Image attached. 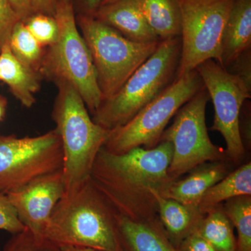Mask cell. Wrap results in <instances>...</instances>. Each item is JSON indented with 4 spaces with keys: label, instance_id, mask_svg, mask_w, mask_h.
<instances>
[{
    "label": "cell",
    "instance_id": "cell-1",
    "mask_svg": "<svg viewBox=\"0 0 251 251\" xmlns=\"http://www.w3.org/2000/svg\"><path fill=\"white\" fill-rule=\"evenodd\" d=\"M173 154V145L166 141L121 154L103 147L90 178L120 216L133 221L153 219L158 216L153 191L160 193L173 181L168 173Z\"/></svg>",
    "mask_w": 251,
    "mask_h": 251
},
{
    "label": "cell",
    "instance_id": "cell-2",
    "mask_svg": "<svg viewBox=\"0 0 251 251\" xmlns=\"http://www.w3.org/2000/svg\"><path fill=\"white\" fill-rule=\"evenodd\" d=\"M119 218L120 214L89 178L75 192L64 195L57 203L44 237L58 247L122 251Z\"/></svg>",
    "mask_w": 251,
    "mask_h": 251
},
{
    "label": "cell",
    "instance_id": "cell-3",
    "mask_svg": "<svg viewBox=\"0 0 251 251\" xmlns=\"http://www.w3.org/2000/svg\"><path fill=\"white\" fill-rule=\"evenodd\" d=\"M59 93L52 119L60 138L65 193L75 192L90 178L94 161L111 135L91 119L77 90L65 82H57Z\"/></svg>",
    "mask_w": 251,
    "mask_h": 251
},
{
    "label": "cell",
    "instance_id": "cell-4",
    "mask_svg": "<svg viewBox=\"0 0 251 251\" xmlns=\"http://www.w3.org/2000/svg\"><path fill=\"white\" fill-rule=\"evenodd\" d=\"M180 53V37L160 41L152 55L133 73L121 90L101 102L92 120L111 130L129 122L175 80Z\"/></svg>",
    "mask_w": 251,
    "mask_h": 251
},
{
    "label": "cell",
    "instance_id": "cell-5",
    "mask_svg": "<svg viewBox=\"0 0 251 251\" xmlns=\"http://www.w3.org/2000/svg\"><path fill=\"white\" fill-rule=\"evenodd\" d=\"M54 17L58 34L43 58L42 72L57 82L72 85L94 115L103 97L90 50L77 29L72 0H57Z\"/></svg>",
    "mask_w": 251,
    "mask_h": 251
},
{
    "label": "cell",
    "instance_id": "cell-6",
    "mask_svg": "<svg viewBox=\"0 0 251 251\" xmlns=\"http://www.w3.org/2000/svg\"><path fill=\"white\" fill-rule=\"evenodd\" d=\"M90 50L103 100L111 98L156 51L159 41L135 42L93 16L77 17Z\"/></svg>",
    "mask_w": 251,
    "mask_h": 251
},
{
    "label": "cell",
    "instance_id": "cell-7",
    "mask_svg": "<svg viewBox=\"0 0 251 251\" xmlns=\"http://www.w3.org/2000/svg\"><path fill=\"white\" fill-rule=\"evenodd\" d=\"M203 87L202 78L196 69L175 79L129 122L112 130L103 148L116 154L139 147L155 148L170 120Z\"/></svg>",
    "mask_w": 251,
    "mask_h": 251
},
{
    "label": "cell",
    "instance_id": "cell-8",
    "mask_svg": "<svg viewBox=\"0 0 251 251\" xmlns=\"http://www.w3.org/2000/svg\"><path fill=\"white\" fill-rule=\"evenodd\" d=\"M175 1L181 18V53L175 79L209 59L222 66L223 34L235 0Z\"/></svg>",
    "mask_w": 251,
    "mask_h": 251
},
{
    "label": "cell",
    "instance_id": "cell-9",
    "mask_svg": "<svg viewBox=\"0 0 251 251\" xmlns=\"http://www.w3.org/2000/svg\"><path fill=\"white\" fill-rule=\"evenodd\" d=\"M209 100L204 87L181 106L162 135L160 143L170 142L173 146L168 171L173 181L206 162L227 159L226 151L214 145L208 134L205 110Z\"/></svg>",
    "mask_w": 251,
    "mask_h": 251
},
{
    "label": "cell",
    "instance_id": "cell-10",
    "mask_svg": "<svg viewBox=\"0 0 251 251\" xmlns=\"http://www.w3.org/2000/svg\"><path fill=\"white\" fill-rule=\"evenodd\" d=\"M62 167V143L55 129L25 138L0 133V193L7 194Z\"/></svg>",
    "mask_w": 251,
    "mask_h": 251
},
{
    "label": "cell",
    "instance_id": "cell-11",
    "mask_svg": "<svg viewBox=\"0 0 251 251\" xmlns=\"http://www.w3.org/2000/svg\"><path fill=\"white\" fill-rule=\"evenodd\" d=\"M196 70L214 105L215 115L211 130L222 135L227 159L237 164L246 152L239 130V118L244 102L251 99V89L239 75L213 59L200 64Z\"/></svg>",
    "mask_w": 251,
    "mask_h": 251
},
{
    "label": "cell",
    "instance_id": "cell-12",
    "mask_svg": "<svg viewBox=\"0 0 251 251\" xmlns=\"http://www.w3.org/2000/svg\"><path fill=\"white\" fill-rule=\"evenodd\" d=\"M64 193L62 169L39 176L7 195L25 227L44 237L52 211Z\"/></svg>",
    "mask_w": 251,
    "mask_h": 251
},
{
    "label": "cell",
    "instance_id": "cell-13",
    "mask_svg": "<svg viewBox=\"0 0 251 251\" xmlns=\"http://www.w3.org/2000/svg\"><path fill=\"white\" fill-rule=\"evenodd\" d=\"M231 163L227 159L203 163L188 173L184 179L172 181L160 194L186 205L198 206L204 193L232 171Z\"/></svg>",
    "mask_w": 251,
    "mask_h": 251
},
{
    "label": "cell",
    "instance_id": "cell-14",
    "mask_svg": "<svg viewBox=\"0 0 251 251\" xmlns=\"http://www.w3.org/2000/svg\"><path fill=\"white\" fill-rule=\"evenodd\" d=\"M93 16L129 40L138 43L160 41L142 14L138 0H117L102 5Z\"/></svg>",
    "mask_w": 251,
    "mask_h": 251
},
{
    "label": "cell",
    "instance_id": "cell-15",
    "mask_svg": "<svg viewBox=\"0 0 251 251\" xmlns=\"http://www.w3.org/2000/svg\"><path fill=\"white\" fill-rule=\"evenodd\" d=\"M118 233L122 251H178L158 216L133 221L120 215Z\"/></svg>",
    "mask_w": 251,
    "mask_h": 251
},
{
    "label": "cell",
    "instance_id": "cell-16",
    "mask_svg": "<svg viewBox=\"0 0 251 251\" xmlns=\"http://www.w3.org/2000/svg\"><path fill=\"white\" fill-rule=\"evenodd\" d=\"M251 47V0H235L223 34V67L229 69Z\"/></svg>",
    "mask_w": 251,
    "mask_h": 251
},
{
    "label": "cell",
    "instance_id": "cell-17",
    "mask_svg": "<svg viewBox=\"0 0 251 251\" xmlns=\"http://www.w3.org/2000/svg\"><path fill=\"white\" fill-rule=\"evenodd\" d=\"M0 80L23 106L29 108L35 103V94L40 87L37 73L13 54L9 41L0 50Z\"/></svg>",
    "mask_w": 251,
    "mask_h": 251
},
{
    "label": "cell",
    "instance_id": "cell-18",
    "mask_svg": "<svg viewBox=\"0 0 251 251\" xmlns=\"http://www.w3.org/2000/svg\"><path fill=\"white\" fill-rule=\"evenodd\" d=\"M158 206V216L172 244L177 249L197 228L204 215L198 206L186 205L153 191Z\"/></svg>",
    "mask_w": 251,
    "mask_h": 251
},
{
    "label": "cell",
    "instance_id": "cell-19",
    "mask_svg": "<svg viewBox=\"0 0 251 251\" xmlns=\"http://www.w3.org/2000/svg\"><path fill=\"white\" fill-rule=\"evenodd\" d=\"M251 196V163L231 171L228 175L209 188L203 195L198 208L202 215L221 203L242 196Z\"/></svg>",
    "mask_w": 251,
    "mask_h": 251
},
{
    "label": "cell",
    "instance_id": "cell-20",
    "mask_svg": "<svg viewBox=\"0 0 251 251\" xmlns=\"http://www.w3.org/2000/svg\"><path fill=\"white\" fill-rule=\"evenodd\" d=\"M142 14L160 41L180 37L181 18L175 0H138Z\"/></svg>",
    "mask_w": 251,
    "mask_h": 251
},
{
    "label": "cell",
    "instance_id": "cell-21",
    "mask_svg": "<svg viewBox=\"0 0 251 251\" xmlns=\"http://www.w3.org/2000/svg\"><path fill=\"white\" fill-rule=\"evenodd\" d=\"M196 231L216 251H236L237 239L233 225L221 204L206 213Z\"/></svg>",
    "mask_w": 251,
    "mask_h": 251
},
{
    "label": "cell",
    "instance_id": "cell-22",
    "mask_svg": "<svg viewBox=\"0 0 251 251\" xmlns=\"http://www.w3.org/2000/svg\"><path fill=\"white\" fill-rule=\"evenodd\" d=\"M222 206L237 230L236 251H251V196L232 198Z\"/></svg>",
    "mask_w": 251,
    "mask_h": 251
},
{
    "label": "cell",
    "instance_id": "cell-23",
    "mask_svg": "<svg viewBox=\"0 0 251 251\" xmlns=\"http://www.w3.org/2000/svg\"><path fill=\"white\" fill-rule=\"evenodd\" d=\"M9 46L13 54L21 62L36 71L43 60L42 46L28 30L25 23H16L9 38Z\"/></svg>",
    "mask_w": 251,
    "mask_h": 251
},
{
    "label": "cell",
    "instance_id": "cell-24",
    "mask_svg": "<svg viewBox=\"0 0 251 251\" xmlns=\"http://www.w3.org/2000/svg\"><path fill=\"white\" fill-rule=\"evenodd\" d=\"M41 46H50L56 41L58 25L54 16L34 14L23 22Z\"/></svg>",
    "mask_w": 251,
    "mask_h": 251
},
{
    "label": "cell",
    "instance_id": "cell-25",
    "mask_svg": "<svg viewBox=\"0 0 251 251\" xmlns=\"http://www.w3.org/2000/svg\"><path fill=\"white\" fill-rule=\"evenodd\" d=\"M2 251H61L58 246L45 237H38L25 228L13 234Z\"/></svg>",
    "mask_w": 251,
    "mask_h": 251
},
{
    "label": "cell",
    "instance_id": "cell-26",
    "mask_svg": "<svg viewBox=\"0 0 251 251\" xmlns=\"http://www.w3.org/2000/svg\"><path fill=\"white\" fill-rule=\"evenodd\" d=\"M25 228L6 193H0V229L14 234Z\"/></svg>",
    "mask_w": 251,
    "mask_h": 251
},
{
    "label": "cell",
    "instance_id": "cell-27",
    "mask_svg": "<svg viewBox=\"0 0 251 251\" xmlns=\"http://www.w3.org/2000/svg\"><path fill=\"white\" fill-rule=\"evenodd\" d=\"M20 21L9 0H0V50L9 41L14 26Z\"/></svg>",
    "mask_w": 251,
    "mask_h": 251
},
{
    "label": "cell",
    "instance_id": "cell-28",
    "mask_svg": "<svg viewBox=\"0 0 251 251\" xmlns=\"http://www.w3.org/2000/svg\"><path fill=\"white\" fill-rule=\"evenodd\" d=\"M176 249L178 251H216L196 230L184 239Z\"/></svg>",
    "mask_w": 251,
    "mask_h": 251
},
{
    "label": "cell",
    "instance_id": "cell-29",
    "mask_svg": "<svg viewBox=\"0 0 251 251\" xmlns=\"http://www.w3.org/2000/svg\"><path fill=\"white\" fill-rule=\"evenodd\" d=\"M230 67L233 68V74L239 75L249 88L251 89V50L246 51L238 57ZM229 67V68H230Z\"/></svg>",
    "mask_w": 251,
    "mask_h": 251
},
{
    "label": "cell",
    "instance_id": "cell-30",
    "mask_svg": "<svg viewBox=\"0 0 251 251\" xmlns=\"http://www.w3.org/2000/svg\"><path fill=\"white\" fill-rule=\"evenodd\" d=\"M20 20L25 22L28 18L34 14L30 0H9Z\"/></svg>",
    "mask_w": 251,
    "mask_h": 251
},
{
    "label": "cell",
    "instance_id": "cell-31",
    "mask_svg": "<svg viewBox=\"0 0 251 251\" xmlns=\"http://www.w3.org/2000/svg\"><path fill=\"white\" fill-rule=\"evenodd\" d=\"M34 14L54 16L57 0H30Z\"/></svg>",
    "mask_w": 251,
    "mask_h": 251
},
{
    "label": "cell",
    "instance_id": "cell-32",
    "mask_svg": "<svg viewBox=\"0 0 251 251\" xmlns=\"http://www.w3.org/2000/svg\"><path fill=\"white\" fill-rule=\"evenodd\" d=\"M102 0H81L82 14L93 16L101 4Z\"/></svg>",
    "mask_w": 251,
    "mask_h": 251
},
{
    "label": "cell",
    "instance_id": "cell-33",
    "mask_svg": "<svg viewBox=\"0 0 251 251\" xmlns=\"http://www.w3.org/2000/svg\"><path fill=\"white\" fill-rule=\"evenodd\" d=\"M59 248L61 251H97L90 248L73 247V246H63Z\"/></svg>",
    "mask_w": 251,
    "mask_h": 251
},
{
    "label": "cell",
    "instance_id": "cell-34",
    "mask_svg": "<svg viewBox=\"0 0 251 251\" xmlns=\"http://www.w3.org/2000/svg\"><path fill=\"white\" fill-rule=\"evenodd\" d=\"M6 99L0 97V122L2 121L6 115Z\"/></svg>",
    "mask_w": 251,
    "mask_h": 251
},
{
    "label": "cell",
    "instance_id": "cell-35",
    "mask_svg": "<svg viewBox=\"0 0 251 251\" xmlns=\"http://www.w3.org/2000/svg\"><path fill=\"white\" fill-rule=\"evenodd\" d=\"M117 1V0H102L101 4H100V6H102V5L110 4V3L114 2V1Z\"/></svg>",
    "mask_w": 251,
    "mask_h": 251
}]
</instances>
